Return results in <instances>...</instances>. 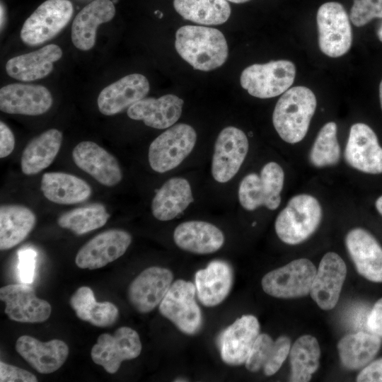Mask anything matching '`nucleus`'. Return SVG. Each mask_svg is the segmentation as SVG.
Listing matches in <instances>:
<instances>
[{"label":"nucleus","instance_id":"obj_1","mask_svg":"<svg viewBox=\"0 0 382 382\" xmlns=\"http://www.w3.org/2000/svg\"><path fill=\"white\" fill-rule=\"evenodd\" d=\"M175 49L195 69L207 71L222 66L228 54L223 33L213 28L185 25L175 33Z\"/></svg>","mask_w":382,"mask_h":382},{"label":"nucleus","instance_id":"obj_2","mask_svg":"<svg viewBox=\"0 0 382 382\" xmlns=\"http://www.w3.org/2000/svg\"><path fill=\"white\" fill-rule=\"evenodd\" d=\"M316 106L315 94L307 87L294 86L282 93L272 114L274 127L281 139L291 144L303 140Z\"/></svg>","mask_w":382,"mask_h":382},{"label":"nucleus","instance_id":"obj_3","mask_svg":"<svg viewBox=\"0 0 382 382\" xmlns=\"http://www.w3.org/2000/svg\"><path fill=\"white\" fill-rule=\"evenodd\" d=\"M323 218L319 201L309 194L293 196L279 213L274 222L278 238L288 245L308 239L318 228Z\"/></svg>","mask_w":382,"mask_h":382},{"label":"nucleus","instance_id":"obj_4","mask_svg":"<svg viewBox=\"0 0 382 382\" xmlns=\"http://www.w3.org/2000/svg\"><path fill=\"white\" fill-rule=\"evenodd\" d=\"M284 183L282 166L274 161L268 162L260 175L249 173L241 180L238 192L241 205L248 211L261 206L270 210L277 209L281 203Z\"/></svg>","mask_w":382,"mask_h":382},{"label":"nucleus","instance_id":"obj_5","mask_svg":"<svg viewBox=\"0 0 382 382\" xmlns=\"http://www.w3.org/2000/svg\"><path fill=\"white\" fill-rule=\"evenodd\" d=\"M196 141L197 133L192 126L185 123L171 126L149 146L151 168L160 173L176 168L192 152Z\"/></svg>","mask_w":382,"mask_h":382},{"label":"nucleus","instance_id":"obj_6","mask_svg":"<svg viewBox=\"0 0 382 382\" xmlns=\"http://www.w3.org/2000/svg\"><path fill=\"white\" fill-rule=\"evenodd\" d=\"M295 75V65L291 61H270L246 67L241 74L240 82L250 96L270 98L286 91L293 84Z\"/></svg>","mask_w":382,"mask_h":382},{"label":"nucleus","instance_id":"obj_7","mask_svg":"<svg viewBox=\"0 0 382 382\" xmlns=\"http://www.w3.org/2000/svg\"><path fill=\"white\" fill-rule=\"evenodd\" d=\"M195 284L178 279L173 282L159 304V312L186 335H195L202 328L203 317L195 301Z\"/></svg>","mask_w":382,"mask_h":382},{"label":"nucleus","instance_id":"obj_8","mask_svg":"<svg viewBox=\"0 0 382 382\" xmlns=\"http://www.w3.org/2000/svg\"><path fill=\"white\" fill-rule=\"evenodd\" d=\"M74 13L69 0H47L25 20L21 40L28 46L40 45L54 37L70 21Z\"/></svg>","mask_w":382,"mask_h":382},{"label":"nucleus","instance_id":"obj_9","mask_svg":"<svg viewBox=\"0 0 382 382\" xmlns=\"http://www.w3.org/2000/svg\"><path fill=\"white\" fill-rule=\"evenodd\" d=\"M316 21L321 52L334 58L346 54L352 46V33L343 6L335 1L322 4L318 10Z\"/></svg>","mask_w":382,"mask_h":382},{"label":"nucleus","instance_id":"obj_10","mask_svg":"<svg viewBox=\"0 0 382 382\" xmlns=\"http://www.w3.org/2000/svg\"><path fill=\"white\" fill-rule=\"evenodd\" d=\"M316 271L308 259H296L267 273L262 279L261 285L263 291L273 297L304 296L310 294Z\"/></svg>","mask_w":382,"mask_h":382},{"label":"nucleus","instance_id":"obj_11","mask_svg":"<svg viewBox=\"0 0 382 382\" xmlns=\"http://www.w3.org/2000/svg\"><path fill=\"white\" fill-rule=\"evenodd\" d=\"M141 342L139 334L129 327H120L113 335H100L91 349L93 361L109 374L117 372L123 361L139 356Z\"/></svg>","mask_w":382,"mask_h":382},{"label":"nucleus","instance_id":"obj_12","mask_svg":"<svg viewBox=\"0 0 382 382\" xmlns=\"http://www.w3.org/2000/svg\"><path fill=\"white\" fill-rule=\"evenodd\" d=\"M246 134L235 127H226L219 134L214 149L212 175L221 183L231 180L241 168L248 151Z\"/></svg>","mask_w":382,"mask_h":382},{"label":"nucleus","instance_id":"obj_13","mask_svg":"<svg viewBox=\"0 0 382 382\" xmlns=\"http://www.w3.org/2000/svg\"><path fill=\"white\" fill-rule=\"evenodd\" d=\"M344 156L354 169L368 174L382 173V147L376 133L364 123L351 126Z\"/></svg>","mask_w":382,"mask_h":382},{"label":"nucleus","instance_id":"obj_14","mask_svg":"<svg viewBox=\"0 0 382 382\" xmlns=\"http://www.w3.org/2000/svg\"><path fill=\"white\" fill-rule=\"evenodd\" d=\"M131 243L132 236L126 231L110 229L103 231L79 249L75 263L81 269L103 267L122 256Z\"/></svg>","mask_w":382,"mask_h":382},{"label":"nucleus","instance_id":"obj_15","mask_svg":"<svg viewBox=\"0 0 382 382\" xmlns=\"http://www.w3.org/2000/svg\"><path fill=\"white\" fill-rule=\"evenodd\" d=\"M173 272L165 267H150L129 284L127 296L133 308L146 313L159 306L173 284Z\"/></svg>","mask_w":382,"mask_h":382},{"label":"nucleus","instance_id":"obj_16","mask_svg":"<svg viewBox=\"0 0 382 382\" xmlns=\"http://www.w3.org/2000/svg\"><path fill=\"white\" fill-rule=\"evenodd\" d=\"M260 335V323L253 315H243L224 329L218 337L223 361L231 366L245 364Z\"/></svg>","mask_w":382,"mask_h":382},{"label":"nucleus","instance_id":"obj_17","mask_svg":"<svg viewBox=\"0 0 382 382\" xmlns=\"http://www.w3.org/2000/svg\"><path fill=\"white\" fill-rule=\"evenodd\" d=\"M0 299L6 304L8 318L20 323H42L50 316L52 307L37 297L34 289L26 284H13L0 289Z\"/></svg>","mask_w":382,"mask_h":382},{"label":"nucleus","instance_id":"obj_18","mask_svg":"<svg viewBox=\"0 0 382 382\" xmlns=\"http://www.w3.org/2000/svg\"><path fill=\"white\" fill-rule=\"evenodd\" d=\"M52 103L51 93L41 85L16 83L0 89V110L5 113L40 115L47 112Z\"/></svg>","mask_w":382,"mask_h":382},{"label":"nucleus","instance_id":"obj_19","mask_svg":"<svg viewBox=\"0 0 382 382\" xmlns=\"http://www.w3.org/2000/svg\"><path fill=\"white\" fill-rule=\"evenodd\" d=\"M346 274V265L338 254L328 252L323 255L310 291L321 309L329 311L336 306Z\"/></svg>","mask_w":382,"mask_h":382},{"label":"nucleus","instance_id":"obj_20","mask_svg":"<svg viewBox=\"0 0 382 382\" xmlns=\"http://www.w3.org/2000/svg\"><path fill=\"white\" fill-rule=\"evenodd\" d=\"M71 155L75 164L101 185L113 187L122 180V172L116 158L96 143L81 141Z\"/></svg>","mask_w":382,"mask_h":382},{"label":"nucleus","instance_id":"obj_21","mask_svg":"<svg viewBox=\"0 0 382 382\" xmlns=\"http://www.w3.org/2000/svg\"><path fill=\"white\" fill-rule=\"evenodd\" d=\"M345 245L358 273L371 282H382V247L376 238L357 227L347 233Z\"/></svg>","mask_w":382,"mask_h":382},{"label":"nucleus","instance_id":"obj_22","mask_svg":"<svg viewBox=\"0 0 382 382\" xmlns=\"http://www.w3.org/2000/svg\"><path fill=\"white\" fill-rule=\"evenodd\" d=\"M149 88V82L144 75L125 76L100 91L97 100L98 110L105 115L120 113L144 98Z\"/></svg>","mask_w":382,"mask_h":382},{"label":"nucleus","instance_id":"obj_23","mask_svg":"<svg viewBox=\"0 0 382 382\" xmlns=\"http://www.w3.org/2000/svg\"><path fill=\"white\" fill-rule=\"evenodd\" d=\"M16 350L40 374L58 370L64 364L69 352L67 345L61 340L42 342L29 335L18 337Z\"/></svg>","mask_w":382,"mask_h":382},{"label":"nucleus","instance_id":"obj_24","mask_svg":"<svg viewBox=\"0 0 382 382\" xmlns=\"http://www.w3.org/2000/svg\"><path fill=\"white\" fill-rule=\"evenodd\" d=\"M184 101L173 94L160 98H144L127 108L128 117L142 120L150 127L166 129L173 126L180 118Z\"/></svg>","mask_w":382,"mask_h":382},{"label":"nucleus","instance_id":"obj_25","mask_svg":"<svg viewBox=\"0 0 382 382\" xmlns=\"http://www.w3.org/2000/svg\"><path fill=\"white\" fill-rule=\"evenodd\" d=\"M173 240L180 249L195 254H210L224 245L223 232L216 226L203 221H187L174 230Z\"/></svg>","mask_w":382,"mask_h":382},{"label":"nucleus","instance_id":"obj_26","mask_svg":"<svg viewBox=\"0 0 382 382\" xmlns=\"http://www.w3.org/2000/svg\"><path fill=\"white\" fill-rule=\"evenodd\" d=\"M62 57V50L57 45L45 47L8 59L6 64L7 74L21 81H33L45 78L54 68V63Z\"/></svg>","mask_w":382,"mask_h":382},{"label":"nucleus","instance_id":"obj_27","mask_svg":"<svg viewBox=\"0 0 382 382\" xmlns=\"http://www.w3.org/2000/svg\"><path fill=\"white\" fill-rule=\"evenodd\" d=\"M115 14L110 0H94L83 8L71 25V40L79 50L87 51L93 47L99 25L110 21Z\"/></svg>","mask_w":382,"mask_h":382},{"label":"nucleus","instance_id":"obj_28","mask_svg":"<svg viewBox=\"0 0 382 382\" xmlns=\"http://www.w3.org/2000/svg\"><path fill=\"white\" fill-rule=\"evenodd\" d=\"M233 270L225 261L214 260L195 275L199 301L205 306L220 304L228 295L233 284Z\"/></svg>","mask_w":382,"mask_h":382},{"label":"nucleus","instance_id":"obj_29","mask_svg":"<svg viewBox=\"0 0 382 382\" xmlns=\"http://www.w3.org/2000/svg\"><path fill=\"white\" fill-rule=\"evenodd\" d=\"M192 202L189 182L183 178H172L157 190L151 202V212L159 221H170L183 212Z\"/></svg>","mask_w":382,"mask_h":382},{"label":"nucleus","instance_id":"obj_30","mask_svg":"<svg viewBox=\"0 0 382 382\" xmlns=\"http://www.w3.org/2000/svg\"><path fill=\"white\" fill-rule=\"evenodd\" d=\"M40 188L45 198L59 204L84 202L92 193L91 186L84 180L62 172L45 173L42 177Z\"/></svg>","mask_w":382,"mask_h":382},{"label":"nucleus","instance_id":"obj_31","mask_svg":"<svg viewBox=\"0 0 382 382\" xmlns=\"http://www.w3.org/2000/svg\"><path fill=\"white\" fill-rule=\"evenodd\" d=\"M62 138V133L59 130L50 129L33 139L21 155L22 172L31 175L47 168L58 154Z\"/></svg>","mask_w":382,"mask_h":382},{"label":"nucleus","instance_id":"obj_32","mask_svg":"<svg viewBox=\"0 0 382 382\" xmlns=\"http://www.w3.org/2000/svg\"><path fill=\"white\" fill-rule=\"evenodd\" d=\"M36 224V216L27 207L4 204L0 207V249H11L21 243Z\"/></svg>","mask_w":382,"mask_h":382},{"label":"nucleus","instance_id":"obj_33","mask_svg":"<svg viewBox=\"0 0 382 382\" xmlns=\"http://www.w3.org/2000/svg\"><path fill=\"white\" fill-rule=\"evenodd\" d=\"M69 303L79 319L96 327L112 325L118 318L117 306L110 301L97 302L88 286L79 288L71 296Z\"/></svg>","mask_w":382,"mask_h":382},{"label":"nucleus","instance_id":"obj_34","mask_svg":"<svg viewBox=\"0 0 382 382\" xmlns=\"http://www.w3.org/2000/svg\"><path fill=\"white\" fill-rule=\"evenodd\" d=\"M381 343V338L373 333L359 332L345 335L337 345L342 365L351 370L365 366L376 355Z\"/></svg>","mask_w":382,"mask_h":382},{"label":"nucleus","instance_id":"obj_35","mask_svg":"<svg viewBox=\"0 0 382 382\" xmlns=\"http://www.w3.org/2000/svg\"><path fill=\"white\" fill-rule=\"evenodd\" d=\"M173 6L183 18L202 25L222 24L231 15L226 0H173Z\"/></svg>","mask_w":382,"mask_h":382},{"label":"nucleus","instance_id":"obj_36","mask_svg":"<svg viewBox=\"0 0 382 382\" xmlns=\"http://www.w3.org/2000/svg\"><path fill=\"white\" fill-rule=\"evenodd\" d=\"M289 354L290 381H309L320 364V349L317 339L310 335L301 336L291 347Z\"/></svg>","mask_w":382,"mask_h":382},{"label":"nucleus","instance_id":"obj_37","mask_svg":"<svg viewBox=\"0 0 382 382\" xmlns=\"http://www.w3.org/2000/svg\"><path fill=\"white\" fill-rule=\"evenodd\" d=\"M110 217L103 204L93 203L63 213L57 223L76 235H83L103 226Z\"/></svg>","mask_w":382,"mask_h":382},{"label":"nucleus","instance_id":"obj_38","mask_svg":"<svg viewBox=\"0 0 382 382\" xmlns=\"http://www.w3.org/2000/svg\"><path fill=\"white\" fill-rule=\"evenodd\" d=\"M335 122L325 123L318 132L310 150V163L316 168L336 165L340 158V146L337 137Z\"/></svg>","mask_w":382,"mask_h":382},{"label":"nucleus","instance_id":"obj_39","mask_svg":"<svg viewBox=\"0 0 382 382\" xmlns=\"http://www.w3.org/2000/svg\"><path fill=\"white\" fill-rule=\"evenodd\" d=\"M274 344V341L269 335L260 334L245 362L246 369L250 372L262 369L270 358Z\"/></svg>","mask_w":382,"mask_h":382},{"label":"nucleus","instance_id":"obj_40","mask_svg":"<svg viewBox=\"0 0 382 382\" xmlns=\"http://www.w3.org/2000/svg\"><path fill=\"white\" fill-rule=\"evenodd\" d=\"M376 18H382V0H353L350 20L355 26H364Z\"/></svg>","mask_w":382,"mask_h":382},{"label":"nucleus","instance_id":"obj_41","mask_svg":"<svg viewBox=\"0 0 382 382\" xmlns=\"http://www.w3.org/2000/svg\"><path fill=\"white\" fill-rule=\"evenodd\" d=\"M291 349L288 337L280 336L275 341L270 358L262 368L266 376L276 374L286 360Z\"/></svg>","mask_w":382,"mask_h":382},{"label":"nucleus","instance_id":"obj_42","mask_svg":"<svg viewBox=\"0 0 382 382\" xmlns=\"http://www.w3.org/2000/svg\"><path fill=\"white\" fill-rule=\"evenodd\" d=\"M18 256L19 279L22 283L30 284L35 278L37 253L30 248H23L18 251Z\"/></svg>","mask_w":382,"mask_h":382},{"label":"nucleus","instance_id":"obj_43","mask_svg":"<svg viewBox=\"0 0 382 382\" xmlns=\"http://www.w3.org/2000/svg\"><path fill=\"white\" fill-rule=\"evenodd\" d=\"M1 382H36V376L21 368L0 362Z\"/></svg>","mask_w":382,"mask_h":382},{"label":"nucleus","instance_id":"obj_44","mask_svg":"<svg viewBox=\"0 0 382 382\" xmlns=\"http://www.w3.org/2000/svg\"><path fill=\"white\" fill-rule=\"evenodd\" d=\"M359 382H382V358L369 363L358 374Z\"/></svg>","mask_w":382,"mask_h":382},{"label":"nucleus","instance_id":"obj_45","mask_svg":"<svg viewBox=\"0 0 382 382\" xmlns=\"http://www.w3.org/2000/svg\"><path fill=\"white\" fill-rule=\"evenodd\" d=\"M366 326L371 333L382 337V298L375 303L368 315Z\"/></svg>","mask_w":382,"mask_h":382},{"label":"nucleus","instance_id":"obj_46","mask_svg":"<svg viewBox=\"0 0 382 382\" xmlns=\"http://www.w3.org/2000/svg\"><path fill=\"white\" fill-rule=\"evenodd\" d=\"M15 147V138L11 129L4 122H0V157L9 156Z\"/></svg>","mask_w":382,"mask_h":382},{"label":"nucleus","instance_id":"obj_47","mask_svg":"<svg viewBox=\"0 0 382 382\" xmlns=\"http://www.w3.org/2000/svg\"><path fill=\"white\" fill-rule=\"evenodd\" d=\"M0 16H1V18H0V21H1V30H2V28L3 26L4 25V23H5V21H6V18H5V16H6V12H5V8L2 4V2L1 3V8H0Z\"/></svg>","mask_w":382,"mask_h":382},{"label":"nucleus","instance_id":"obj_48","mask_svg":"<svg viewBox=\"0 0 382 382\" xmlns=\"http://www.w3.org/2000/svg\"><path fill=\"white\" fill-rule=\"evenodd\" d=\"M375 207L378 213L382 216V195L378 197L376 200Z\"/></svg>","mask_w":382,"mask_h":382},{"label":"nucleus","instance_id":"obj_49","mask_svg":"<svg viewBox=\"0 0 382 382\" xmlns=\"http://www.w3.org/2000/svg\"><path fill=\"white\" fill-rule=\"evenodd\" d=\"M379 98H380L381 107L382 109V80L379 85Z\"/></svg>","mask_w":382,"mask_h":382},{"label":"nucleus","instance_id":"obj_50","mask_svg":"<svg viewBox=\"0 0 382 382\" xmlns=\"http://www.w3.org/2000/svg\"><path fill=\"white\" fill-rule=\"evenodd\" d=\"M378 37L382 42V23L377 31Z\"/></svg>","mask_w":382,"mask_h":382},{"label":"nucleus","instance_id":"obj_51","mask_svg":"<svg viewBox=\"0 0 382 382\" xmlns=\"http://www.w3.org/2000/svg\"><path fill=\"white\" fill-rule=\"evenodd\" d=\"M226 1L232 2V3H235V4H241V3L247 2L250 0H226Z\"/></svg>","mask_w":382,"mask_h":382}]
</instances>
